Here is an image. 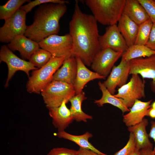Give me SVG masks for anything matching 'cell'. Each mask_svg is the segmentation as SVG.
<instances>
[{
  "label": "cell",
  "instance_id": "cell-22",
  "mask_svg": "<svg viewBox=\"0 0 155 155\" xmlns=\"http://www.w3.org/2000/svg\"><path fill=\"white\" fill-rule=\"evenodd\" d=\"M59 138L68 140L73 142L78 145L80 147L89 150L100 154L106 155L96 148L89 141V139L93 137L92 134L87 132L80 135H75L68 133L65 131H58L56 133Z\"/></svg>",
  "mask_w": 155,
  "mask_h": 155
},
{
  "label": "cell",
  "instance_id": "cell-32",
  "mask_svg": "<svg viewBox=\"0 0 155 155\" xmlns=\"http://www.w3.org/2000/svg\"><path fill=\"white\" fill-rule=\"evenodd\" d=\"M47 155H77V151L63 147L55 148L51 150Z\"/></svg>",
  "mask_w": 155,
  "mask_h": 155
},
{
  "label": "cell",
  "instance_id": "cell-3",
  "mask_svg": "<svg viewBox=\"0 0 155 155\" xmlns=\"http://www.w3.org/2000/svg\"><path fill=\"white\" fill-rule=\"evenodd\" d=\"M125 0H85L97 22L104 25L116 24L123 12Z\"/></svg>",
  "mask_w": 155,
  "mask_h": 155
},
{
  "label": "cell",
  "instance_id": "cell-35",
  "mask_svg": "<svg viewBox=\"0 0 155 155\" xmlns=\"http://www.w3.org/2000/svg\"><path fill=\"white\" fill-rule=\"evenodd\" d=\"M151 129L148 136L149 137L154 140L155 142V146L153 151L155 153V121H151Z\"/></svg>",
  "mask_w": 155,
  "mask_h": 155
},
{
  "label": "cell",
  "instance_id": "cell-23",
  "mask_svg": "<svg viewBox=\"0 0 155 155\" xmlns=\"http://www.w3.org/2000/svg\"><path fill=\"white\" fill-rule=\"evenodd\" d=\"M98 85L102 95L100 99L94 100L95 103L99 106H103L106 104H111L119 109L123 113L129 111V109L122 99L115 97L111 94L101 82H98Z\"/></svg>",
  "mask_w": 155,
  "mask_h": 155
},
{
  "label": "cell",
  "instance_id": "cell-24",
  "mask_svg": "<svg viewBox=\"0 0 155 155\" xmlns=\"http://www.w3.org/2000/svg\"><path fill=\"white\" fill-rule=\"evenodd\" d=\"M87 98L85 92L82 91L71 97L69 100L71 103L70 110L74 120L77 122H86L88 120L93 119L92 116L85 113L82 108V103Z\"/></svg>",
  "mask_w": 155,
  "mask_h": 155
},
{
  "label": "cell",
  "instance_id": "cell-11",
  "mask_svg": "<svg viewBox=\"0 0 155 155\" xmlns=\"http://www.w3.org/2000/svg\"><path fill=\"white\" fill-rule=\"evenodd\" d=\"M130 63L129 75L138 74L143 79H152L150 88L155 93V54L149 57L133 59L130 61Z\"/></svg>",
  "mask_w": 155,
  "mask_h": 155
},
{
  "label": "cell",
  "instance_id": "cell-31",
  "mask_svg": "<svg viewBox=\"0 0 155 155\" xmlns=\"http://www.w3.org/2000/svg\"><path fill=\"white\" fill-rule=\"evenodd\" d=\"M144 7L150 19L155 23V1L154 0H138Z\"/></svg>",
  "mask_w": 155,
  "mask_h": 155
},
{
  "label": "cell",
  "instance_id": "cell-25",
  "mask_svg": "<svg viewBox=\"0 0 155 155\" xmlns=\"http://www.w3.org/2000/svg\"><path fill=\"white\" fill-rule=\"evenodd\" d=\"M154 54L155 51L146 45L135 44L128 47L127 49L123 53L121 59L129 61L137 58L149 57Z\"/></svg>",
  "mask_w": 155,
  "mask_h": 155
},
{
  "label": "cell",
  "instance_id": "cell-36",
  "mask_svg": "<svg viewBox=\"0 0 155 155\" xmlns=\"http://www.w3.org/2000/svg\"><path fill=\"white\" fill-rule=\"evenodd\" d=\"M137 155H155L153 149L145 148L138 150Z\"/></svg>",
  "mask_w": 155,
  "mask_h": 155
},
{
  "label": "cell",
  "instance_id": "cell-40",
  "mask_svg": "<svg viewBox=\"0 0 155 155\" xmlns=\"http://www.w3.org/2000/svg\"><path fill=\"white\" fill-rule=\"evenodd\" d=\"M154 1H155V0H154Z\"/></svg>",
  "mask_w": 155,
  "mask_h": 155
},
{
  "label": "cell",
  "instance_id": "cell-17",
  "mask_svg": "<svg viewBox=\"0 0 155 155\" xmlns=\"http://www.w3.org/2000/svg\"><path fill=\"white\" fill-rule=\"evenodd\" d=\"M7 46L12 51H18L23 58L28 60L32 55L40 47L38 43L24 35L17 36L8 44Z\"/></svg>",
  "mask_w": 155,
  "mask_h": 155
},
{
  "label": "cell",
  "instance_id": "cell-18",
  "mask_svg": "<svg viewBox=\"0 0 155 155\" xmlns=\"http://www.w3.org/2000/svg\"><path fill=\"white\" fill-rule=\"evenodd\" d=\"M77 70L76 59L75 57L72 56L65 60L61 67L54 74L52 81H61L73 85Z\"/></svg>",
  "mask_w": 155,
  "mask_h": 155
},
{
  "label": "cell",
  "instance_id": "cell-10",
  "mask_svg": "<svg viewBox=\"0 0 155 155\" xmlns=\"http://www.w3.org/2000/svg\"><path fill=\"white\" fill-rule=\"evenodd\" d=\"M122 53L110 48L101 49L94 57L90 66L91 68L94 72L106 77Z\"/></svg>",
  "mask_w": 155,
  "mask_h": 155
},
{
  "label": "cell",
  "instance_id": "cell-4",
  "mask_svg": "<svg viewBox=\"0 0 155 155\" xmlns=\"http://www.w3.org/2000/svg\"><path fill=\"white\" fill-rule=\"evenodd\" d=\"M65 59L64 58L52 56L43 66L33 70L26 84L27 92L30 93H40L52 81L54 74L62 66Z\"/></svg>",
  "mask_w": 155,
  "mask_h": 155
},
{
  "label": "cell",
  "instance_id": "cell-5",
  "mask_svg": "<svg viewBox=\"0 0 155 155\" xmlns=\"http://www.w3.org/2000/svg\"><path fill=\"white\" fill-rule=\"evenodd\" d=\"M40 93L47 108L59 107L64 100L68 102L76 95L73 85L57 81L51 82Z\"/></svg>",
  "mask_w": 155,
  "mask_h": 155
},
{
  "label": "cell",
  "instance_id": "cell-14",
  "mask_svg": "<svg viewBox=\"0 0 155 155\" xmlns=\"http://www.w3.org/2000/svg\"><path fill=\"white\" fill-rule=\"evenodd\" d=\"M67 103L64 100L59 107L48 108L52 123L58 131H65L74 120L70 109L66 106Z\"/></svg>",
  "mask_w": 155,
  "mask_h": 155
},
{
  "label": "cell",
  "instance_id": "cell-6",
  "mask_svg": "<svg viewBox=\"0 0 155 155\" xmlns=\"http://www.w3.org/2000/svg\"><path fill=\"white\" fill-rule=\"evenodd\" d=\"M40 48L49 52L52 56L65 59L72 56L73 41L69 34L64 35H50L38 43Z\"/></svg>",
  "mask_w": 155,
  "mask_h": 155
},
{
  "label": "cell",
  "instance_id": "cell-13",
  "mask_svg": "<svg viewBox=\"0 0 155 155\" xmlns=\"http://www.w3.org/2000/svg\"><path fill=\"white\" fill-rule=\"evenodd\" d=\"M130 69V61L122 59L118 65L113 66L107 79L102 83L111 94L115 95L117 87L120 88L126 84Z\"/></svg>",
  "mask_w": 155,
  "mask_h": 155
},
{
  "label": "cell",
  "instance_id": "cell-26",
  "mask_svg": "<svg viewBox=\"0 0 155 155\" xmlns=\"http://www.w3.org/2000/svg\"><path fill=\"white\" fill-rule=\"evenodd\" d=\"M28 0H9L0 6V19L5 21L11 17Z\"/></svg>",
  "mask_w": 155,
  "mask_h": 155
},
{
  "label": "cell",
  "instance_id": "cell-7",
  "mask_svg": "<svg viewBox=\"0 0 155 155\" xmlns=\"http://www.w3.org/2000/svg\"><path fill=\"white\" fill-rule=\"evenodd\" d=\"M26 13L20 8L10 18L5 21L0 28V41L9 43L17 36L24 35L27 26Z\"/></svg>",
  "mask_w": 155,
  "mask_h": 155
},
{
  "label": "cell",
  "instance_id": "cell-12",
  "mask_svg": "<svg viewBox=\"0 0 155 155\" xmlns=\"http://www.w3.org/2000/svg\"><path fill=\"white\" fill-rule=\"evenodd\" d=\"M99 42L101 49L110 48L123 53L128 48L116 24L106 28L104 33L100 36Z\"/></svg>",
  "mask_w": 155,
  "mask_h": 155
},
{
  "label": "cell",
  "instance_id": "cell-38",
  "mask_svg": "<svg viewBox=\"0 0 155 155\" xmlns=\"http://www.w3.org/2000/svg\"><path fill=\"white\" fill-rule=\"evenodd\" d=\"M138 150H139L136 148L134 150L128 155H137Z\"/></svg>",
  "mask_w": 155,
  "mask_h": 155
},
{
  "label": "cell",
  "instance_id": "cell-8",
  "mask_svg": "<svg viewBox=\"0 0 155 155\" xmlns=\"http://www.w3.org/2000/svg\"><path fill=\"white\" fill-rule=\"evenodd\" d=\"M145 81L138 74H132L129 82L119 88L115 96L122 99L128 108L131 107L136 100L145 97Z\"/></svg>",
  "mask_w": 155,
  "mask_h": 155
},
{
  "label": "cell",
  "instance_id": "cell-16",
  "mask_svg": "<svg viewBox=\"0 0 155 155\" xmlns=\"http://www.w3.org/2000/svg\"><path fill=\"white\" fill-rule=\"evenodd\" d=\"M152 100L143 102L136 100L130 111L124 115L123 121L128 127L135 125L141 122L146 116L149 109L151 108Z\"/></svg>",
  "mask_w": 155,
  "mask_h": 155
},
{
  "label": "cell",
  "instance_id": "cell-1",
  "mask_svg": "<svg viewBox=\"0 0 155 155\" xmlns=\"http://www.w3.org/2000/svg\"><path fill=\"white\" fill-rule=\"evenodd\" d=\"M69 33L73 41L72 56L79 57L86 66H91L101 50L97 21L92 14L81 10L75 1L73 13L69 23Z\"/></svg>",
  "mask_w": 155,
  "mask_h": 155
},
{
  "label": "cell",
  "instance_id": "cell-20",
  "mask_svg": "<svg viewBox=\"0 0 155 155\" xmlns=\"http://www.w3.org/2000/svg\"><path fill=\"white\" fill-rule=\"evenodd\" d=\"M148 123V120L144 118L140 123L128 127V131L134 135L136 148L138 150L145 148L153 149V144L149 140L148 134L146 130Z\"/></svg>",
  "mask_w": 155,
  "mask_h": 155
},
{
  "label": "cell",
  "instance_id": "cell-15",
  "mask_svg": "<svg viewBox=\"0 0 155 155\" xmlns=\"http://www.w3.org/2000/svg\"><path fill=\"white\" fill-rule=\"evenodd\" d=\"M77 61V70L73 86L76 95L83 91L85 85L91 81L96 79H105V77L88 69L81 60L78 57H75Z\"/></svg>",
  "mask_w": 155,
  "mask_h": 155
},
{
  "label": "cell",
  "instance_id": "cell-39",
  "mask_svg": "<svg viewBox=\"0 0 155 155\" xmlns=\"http://www.w3.org/2000/svg\"><path fill=\"white\" fill-rule=\"evenodd\" d=\"M151 107L155 109V101L151 105Z\"/></svg>",
  "mask_w": 155,
  "mask_h": 155
},
{
  "label": "cell",
  "instance_id": "cell-28",
  "mask_svg": "<svg viewBox=\"0 0 155 155\" xmlns=\"http://www.w3.org/2000/svg\"><path fill=\"white\" fill-rule=\"evenodd\" d=\"M153 23L150 19L139 25L135 44L146 45L149 39Z\"/></svg>",
  "mask_w": 155,
  "mask_h": 155
},
{
  "label": "cell",
  "instance_id": "cell-37",
  "mask_svg": "<svg viewBox=\"0 0 155 155\" xmlns=\"http://www.w3.org/2000/svg\"><path fill=\"white\" fill-rule=\"evenodd\" d=\"M146 116L152 119H155V109L151 107L149 110Z\"/></svg>",
  "mask_w": 155,
  "mask_h": 155
},
{
  "label": "cell",
  "instance_id": "cell-27",
  "mask_svg": "<svg viewBox=\"0 0 155 155\" xmlns=\"http://www.w3.org/2000/svg\"><path fill=\"white\" fill-rule=\"evenodd\" d=\"M52 56L47 51L39 48L32 55L29 60L34 66L39 69L45 65Z\"/></svg>",
  "mask_w": 155,
  "mask_h": 155
},
{
  "label": "cell",
  "instance_id": "cell-19",
  "mask_svg": "<svg viewBox=\"0 0 155 155\" xmlns=\"http://www.w3.org/2000/svg\"><path fill=\"white\" fill-rule=\"evenodd\" d=\"M118 29L128 47L135 44L139 29V25L123 12L118 22Z\"/></svg>",
  "mask_w": 155,
  "mask_h": 155
},
{
  "label": "cell",
  "instance_id": "cell-29",
  "mask_svg": "<svg viewBox=\"0 0 155 155\" xmlns=\"http://www.w3.org/2000/svg\"><path fill=\"white\" fill-rule=\"evenodd\" d=\"M50 3L66 4L69 3V2L68 1L63 0H35L30 1L28 4L22 6L20 8L27 13L37 5Z\"/></svg>",
  "mask_w": 155,
  "mask_h": 155
},
{
  "label": "cell",
  "instance_id": "cell-30",
  "mask_svg": "<svg viewBox=\"0 0 155 155\" xmlns=\"http://www.w3.org/2000/svg\"><path fill=\"white\" fill-rule=\"evenodd\" d=\"M136 142L134 134L130 133L129 139L125 146L114 155H128L136 148Z\"/></svg>",
  "mask_w": 155,
  "mask_h": 155
},
{
  "label": "cell",
  "instance_id": "cell-34",
  "mask_svg": "<svg viewBox=\"0 0 155 155\" xmlns=\"http://www.w3.org/2000/svg\"><path fill=\"white\" fill-rule=\"evenodd\" d=\"M77 151V155H103L98 154L91 150L80 147Z\"/></svg>",
  "mask_w": 155,
  "mask_h": 155
},
{
  "label": "cell",
  "instance_id": "cell-21",
  "mask_svg": "<svg viewBox=\"0 0 155 155\" xmlns=\"http://www.w3.org/2000/svg\"><path fill=\"white\" fill-rule=\"evenodd\" d=\"M123 13L139 25L150 19L138 0H125Z\"/></svg>",
  "mask_w": 155,
  "mask_h": 155
},
{
  "label": "cell",
  "instance_id": "cell-33",
  "mask_svg": "<svg viewBox=\"0 0 155 155\" xmlns=\"http://www.w3.org/2000/svg\"><path fill=\"white\" fill-rule=\"evenodd\" d=\"M146 46L155 51V23H153L149 40Z\"/></svg>",
  "mask_w": 155,
  "mask_h": 155
},
{
  "label": "cell",
  "instance_id": "cell-2",
  "mask_svg": "<svg viewBox=\"0 0 155 155\" xmlns=\"http://www.w3.org/2000/svg\"><path fill=\"white\" fill-rule=\"evenodd\" d=\"M67 9L66 4L41 5L36 11L33 23L27 26L24 35L39 43L50 35L57 34L60 30L59 20Z\"/></svg>",
  "mask_w": 155,
  "mask_h": 155
},
{
  "label": "cell",
  "instance_id": "cell-9",
  "mask_svg": "<svg viewBox=\"0 0 155 155\" xmlns=\"http://www.w3.org/2000/svg\"><path fill=\"white\" fill-rule=\"evenodd\" d=\"M0 61L7 65L8 69L7 78L5 87L9 86V82L16 72L18 71L25 72L28 77L31 70L38 68L34 66L30 61L22 59L15 55L7 46H2L0 50Z\"/></svg>",
  "mask_w": 155,
  "mask_h": 155
}]
</instances>
